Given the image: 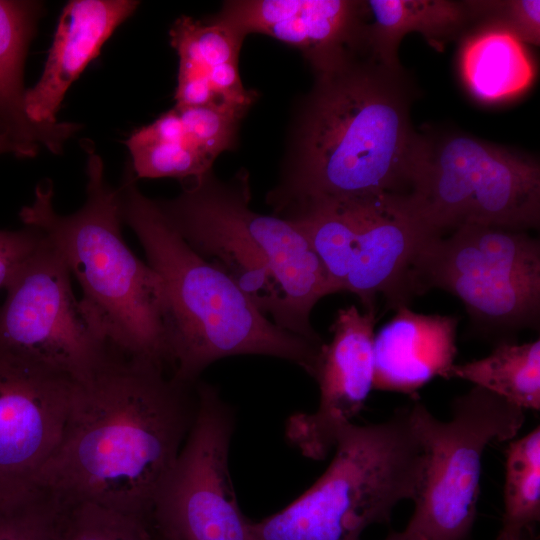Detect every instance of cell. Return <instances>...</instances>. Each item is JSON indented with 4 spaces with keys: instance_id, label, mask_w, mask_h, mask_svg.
<instances>
[{
    "instance_id": "cell-11",
    "label": "cell",
    "mask_w": 540,
    "mask_h": 540,
    "mask_svg": "<svg viewBox=\"0 0 540 540\" xmlns=\"http://www.w3.org/2000/svg\"><path fill=\"white\" fill-rule=\"evenodd\" d=\"M235 411L219 390L196 383V410L154 501L157 530L174 540H249L228 467Z\"/></svg>"
},
{
    "instance_id": "cell-4",
    "label": "cell",
    "mask_w": 540,
    "mask_h": 540,
    "mask_svg": "<svg viewBox=\"0 0 540 540\" xmlns=\"http://www.w3.org/2000/svg\"><path fill=\"white\" fill-rule=\"evenodd\" d=\"M135 179L127 171L118 189L121 217L164 284L171 377L195 385L209 365L235 355L284 359L313 377L323 343H312L270 321L228 275L186 243Z\"/></svg>"
},
{
    "instance_id": "cell-22",
    "label": "cell",
    "mask_w": 540,
    "mask_h": 540,
    "mask_svg": "<svg viewBox=\"0 0 540 540\" xmlns=\"http://www.w3.org/2000/svg\"><path fill=\"white\" fill-rule=\"evenodd\" d=\"M135 178H199L212 171L185 130L175 107L134 131L125 142Z\"/></svg>"
},
{
    "instance_id": "cell-7",
    "label": "cell",
    "mask_w": 540,
    "mask_h": 540,
    "mask_svg": "<svg viewBox=\"0 0 540 540\" xmlns=\"http://www.w3.org/2000/svg\"><path fill=\"white\" fill-rule=\"evenodd\" d=\"M409 406L425 458L405 530L422 540H467L477 515L483 454L490 444L518 434L524 410L477 386L453 399L447 421L420 401Z\"/></svg>"
},
{
    "instance_id": "cell-28",
    "label": "cell",
    "mask_w": 540,
    "mask_h": 540,
    "mask_svg": "<svg viewBox=\"0 0 540 540\" xmlns=\"http://www.w3.org/2000/svg\"><path fill=\"white\" fill-rule=\"evenodd\" d=\"M44 239L37 229L0 230V289Z\"/></svg>"
},
{
    "instance_id": "cell-8",
    "label": "cell",
    "mask_w": 540,
    "mask_h": 540,
    "mask_svg": "<svg viewBox=\"0 0 540 540\" xmlns=\"http://www.w3.org/2000/svg\"><path fill=\"white\" fill-rule=\"evenodd\" d=\"M412 196L443 235L463 225L515 231L540 223V166L466 134L422 135Z\"/></svg>"
},
{
    "instance_id": "cell-15",
    "label": "cell",
    "mask_w": 540,
    "mask_h": 540,
    "mask_svg": "<svg viewBox=\"0 0 540 540\" xmlns=\"http://www.w3.org/2000/svg\"><path fill=\"white\" fill-rule=\"evenodd\" d=\"M212 20L297 48L319 74L363 52L368 9L354 0H239L224 2Z\"/></svg>"
},
{
    "instance_id": "cell-16",
    "label": "cell",
    "mask_w": 540,
    "mask_h": 540,
    "mask_svg": "<svg viewBox=\"0 0 540 540\" xmlns=\"http://www.w3.org/2000/svg\"><path fill=\"white\" fill-rule=\"evenodd\" d=\"M139 5L132 0H73L64 7L43 72L26 90L25 111L39 124L57 123L62 100L115 29Z\"/></svg>"
},
{
    "instance_id": "cell-1",
    "label": "cell",
    "mask_w": 540,
    "mask_h": 540,
    "mask_svg": "<svg viewBox=\"0 0 540 540\" xmlns=\"http://www.w3.org/2000/svg\"><path fill=\"white\" fill-rule=\"evenodd\" d=\"M195 410L196 384H181L157 364L115 353L79 385L35 488L152 517Z\"/></svg>"
},
{
    "instance_id": "cell-5",
    "label": "cell",
    "mask_w": 540,
    "mask_h": 540,
    "mask_svg": "<svg viewBox=\"0 0 540 540\" xmlns=\"http://www.w3.org/2000/svg\"><path fill=\"white\" fill-rule=\"evenodd\" d=\"M86 201L75 213L53 207L50 181L40 183L20 218L37 229L65 259L82 291L80 306L115 352L169 366V313L163 281L128 247L121 233L118 189L104 178L103 163L86 147Z\"/></svg>"
},
{
    "instance_id": "cell-25",
    "label": "cell",
    "mask_w": 540,
    "mask_h": 540,
    "mask_svg": "<svg viewBox=\"0 0 540 540\" xmlns=\"http://www.w3.org/2000/svg\"><path fill=\"white\" fill-rule=\"evenodd\" d=\"M49 497L54 540H164L152 517L127 514L88 501Z\"/></svg>"
},
{
    "instance_id": "cell-31",
    "label": "cell",
    "mask_w": 540,
    "mask_h": 540,
    "mask_svg": "<svg viewBox=\"0 0 540 540\" xmlns=\"http://www.w3.org/2000/svg\"><path fill=\"white\" fill-rule=\"evenodd\" d=\"M161 536L164 538V540H174V539H171V538H169V537H166V536H164V535H162V534H161Z\"/></svg>"
},
{
    "instance_id": "cell-6",
    "label": "cell",
    "mask_w": 540,
    "mask_h": 540,
    "mask_svg": "<svg viewBox=\"0 0 540 540\" xmlns=\"http://www.w3.org/2000/svg\"><path fill=\"white\" fill-rule=\"evenodd\" d=\"M334 449L307 491L277 513L250 521L249 540H360L369 526L390 522L400 502L414 500L425 453L409 405L379 423L346 424Z\"/></svg>"
},
{
    "instance_id": "cell-23",
    "label": "cell",
    "mask_w": 540,
    "mask_h": 540,
    "mask_svg": "<svg viewBox=\"0 0 540 540\" xmlns=\"http://www.w3.org/2000/svg\"><path fill=\"white\" fill-rule=\"evenodd\" d=\"M450 378L469 381L525 410H540V340L498 343L481 359L454 364Z\"/></svg>"
},
{
    "instance_id": "cell-19",
    "label": "cell",
    "mask_w": 540,
    "mask_h": 540,
    "mask_svg": "<svg viewBox=\"0 0 540 540\" xmlns=\"http://www.w3.org/2000/svg\"><path fill=\"white\" fill-rule=\"evenodd\" d=\"M38 14L36 2L0 0V132L20 157L35 156L41 146L60 153L80 127L67 122L39 124L26 114L23 69Z\"/></svg>"
},
{
    "instance_id": "cell-14",
    "label": "cell",
    "mask_w": 540,
    "mask_h": 540,
    "mask_svg": "<svg viewBox=\"0 0 540 540\" xmlns=\"http://www.w3.org/2000/svg\"><path fill=\"white\" fill-rule=\"evenodd\" d=\"M376 310L355 305L338 310L323 343L313 378L319 404L297 413L286 424V437L304 456L320 460L334 448L339 430L362 410L374 389L373 341Z\"/></svg>"
},
{
    "instance_id": "cell-24",
    "label": "cell",
    "mask_w": 540,
    "mask_h": 540,
    "mask_svg": "<svg viewBox=\"0 0 540 540\" xmlns=\"http://www.w3.org/2000/svg\"><path fill=\"white\" fill-rule=\"evenodd\" d=\"M540 522V427L506 450L503 515L496 540H537Z\"/></svg>"
},
{
    "instance_id": "cell-12",
    "label": "cell",
    "mask_w": 540,
    "mask_h": 540,
    "mask_svg": "<svg viewBox=\"0 0 540 540\" xmlns=\"http://www.w3.org/2000/svg\"><path fill=\"white\" fill-rule=\"evenodd\" d=\"M343 223L346 279L343 291L376 310L382 294L393 309L408 307L411 270L423 243L440 235L412 194H373L331 200Z\"/></svg>"
},
{
    "instance_id": "cell-3",
    "label": "cell",
    "mask_w": 540,
    "mask_h": 540,
    "mask_svg": "<svg viewBox=\"0 0 540 540\" xmlns=\"http://www.w3.org/2000/svg\"><path fill=\"white\" fill-rule=\"evenodd\" d=\"M181 183L178 196L154 200L167 223L275 325L324 343L312 326L311 312L331 294L325 269L294 225L250 208L248 172L222 181L210 171Z\"/></svg>"
},
{
    "instance_id": "cell-20",
    "label": "cell",
    "mask_w": 540,
    "mask_h": 540,
    "mask_svg": "<svg viewBox=\"0 0 540 540\" xmlns=\"http://www.w3.org/2000/svg\"><path fill=\"white\" fill-rule=\"evenodd\" d=\"M366 4L365 54L391 69H402L398 48L408 33H420L441 52L470 27L466 1L369 0Z\"/></svg>"
},
{
    "instance_id": "cell-17",
    "label": "cell",
    "mask_w": 540,
    "mask_h": 540,
    "mask_svg": "<svg viewBox=\"0 0 540 540\" xmlns=\"http://www.w3.org/2000/svg\"><path fill=\"white\" fill-rule=\"evenodd\" d=\"M457 316L427 315L403 306L375 333L374 389L415 394L455 364Z\"/></svg>"
},
{
    "instance_id": "cell-21",
    "label": "cell",
    "mask_w": 540,
    "mask_h": 540,
    "mask_svg": "<svg viewBox=\"0 0 540 540\" xmlns=\"http://www.w3.org/2000/svg\"><path fill=\"white\" fill-rule=\"evenodd\" d=\"M459 65L471 95L485 103L519 95L535 75L525 44L509 32L492 27L472 28L463 35Z\"/></svg>"
},
{
    "instance_id": "cell-2",
    "label": "cell",
    "mask_w": 540,
    "mask_h": 540,
    "mask_svg": "<svg viewBox=\"0 0 540 540\" xmlns=\"http://www.w3.org/2000/svg\"><path fill=\"white\" fill-rule=\"evenodd\" d=\"M316 76L266 197L274 215L309 201L411 194L422 135L411 123L415 89L405 70L358 54Z\"/></svg>"
},
{
    "instance_id": "cell-29",
    "label": "cell",
    "mask_w": 540,
    "mask_h": 540,
    "mask_svg": "<svg viewBox=\"0 0 540 540\" xmlns=\"http://www.w3.org/2000/svg\"><path fill=\"white\" fill-rule=\"evenodd\" d=\"M384 540H422V539H420L418 536L404 529L400 532H397V531L390 532Z\"/></svg>"
},
{
    "instance_id": "cell-30",
    "label": "cell",
    "mask_w": 540,
    "mask_h": 540,
    "mask_svg": "<svg viewBox=\"0 0 540 540\" xmlns=\"http://www.w3.org/2000/svg\"><path fill=\"white\" fill-rule=\"evenodd\" d=\"M4 153H14L15 147L12 142L0 132V154Z\"/></svg>"
},
{
    "instance_id": "cell-13",
    "label": "cell",
    "mask_w": 540,
    "mask_h": 540,
    "mask_svg": "<svg viewBox=\"0 0 540 540\" xmlns=\"http://www.w3.org/2000/svg\"><path fill=\"white\" fill-rule=\"evenodd\" d=\"M80 383L0 348V505L32 494Z\"/></svg>"
},
{
    "instance_id": "cell-18",
    "label": "cell",
    "mask_w": 540,
    "mask_h": 540,
    "mask_svg": "<svg viewBox=\"0 0 540 540\" xmlns=\"http://www.w3.org/2000/svg\"><path fill=\"white\" fill-rule=\"evenodd\" d=\"M179 57L175 106H229L249 110L256 92L243 87L239 53L244 37L214 20L178 18L170 29Z\"/></svg>"
},
{
    "instance_id": "cell-26",
    "label": "cell",
    "mask_w": 540,
    "mask_h": 540,
    "mask_svg": "<svg viewBox=\"0 0 540 540\" xmlns=\"http://www.w3.org/2000/svg\"><path fill=\"white\" fill-rule=\"evenodd\" d=\"M466 4L469 29L492 27L509 32L523 44L539 45V0L466 1Z\"/></svg>"
},
{
    "instance_id": "cell-27",
    "label": "cell",
    "mask_w": 540,
    "mask_h": 540,
    "mask_svg": "<svg viewBox=\"0 0 540 540\" xmlns=\"http://www.w3.org/2000/svg\"><path fill=\"white\" fill-rule=\"evenodd\" d=\"M0 540H54L49 495L36 489L22 500L0 505Z\"/></svg>"
},
{
    "instance_id": "cell-10",
    "label": "cell",
    "mask_w": 540,
    "mask_h": 540,
    "mask_svg": "<svg viewBox=\"0 0 540 540\" xmlns=\"http://www.w3.org/2000/svg\"><path fill=\"white\" fill-rule=\"evenodd\" d=\"M5 289L1 349L80 384L91 380L117 353L88 320L73 294L65 259L45 236Z\"/></svg>"
},
{
    "instance_id": "cell-9",
    "label": "cell",
    "mask_w": 540,
    "mask_h": 540,
    "mask_svg": "<svg viewBox=\"0 0 540 540\" xmlns=\"http://www.w3.org/2000/svg\"><path fill=\"white\" fill-rule=\"evenodd\" d=\"M421 246L412 296L438 288L462 301L474 320L498 329L536 327L540 316V244L526 233L463 225Z\"/></svg>"
}]
</instances>
